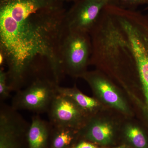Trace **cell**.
<instances>
[{
  "instance_id": "cell-6",
  "label": "cell",
  "mask_w": 148,
  "mask_h": 148,
  "mask_svg": "<svg viewBox=\"0 0 148 148\" xmlns=\"http://www.w3.org/2000/svg\"><path fill=\"white\" fill-rule=\"evenodd\" d=\"M90 86L95 97L108 108L126 118H133L134 109L123 91L106 74L99 70L87 71L82 77Z\"/></svg>"
},
{
  "instance_id": "cell-5",
  "label": "cell",
  "mask_w": 148,
  "mask_h": 148,
  "mask_svg": "<svg viewBox=\"0 0 148 148\" xmlns=\"http://www.w3.org/2000/svg\"><path fill=\"white\" fill-rule=\"evenodd\" d=\"M91 51L89 34L73 32L67 29L60 48L64 73L72 77L82 78L90 65Z\"/></svg>"
},
{
  "instance_id": "cell-12",
  "label": "cell",
  "mask_w": 148,
  "mask_h": 148,
  "mask_svg": "<svg viewBox=\"0 0 148 148\" xmlns=\"http://www.w3.org/2000/svg\"><path fill=\"white\" fill-rule=\"evenodd\" d=\"M56 88L58 93L70 98L89 118L108 108L95 97L83 93L76 85L72 87H65L57 84Z\"/></svg>"
},
{
  "instance_id": "cell-15",
  "label": "cell",
  "mask_w": 148,
  "mask_h": 148,
  "mask_svg": "<svg viewBox=\"0 0 148 148\" xmlns=\"http://www.w3.org/2000/svg\"><path fill=\"white\" fill-rule=\"evenodd\" d=\"M11 88L9 85L7 72L2 69L0 70V98L2 101L8 99L10 96Z\"/></svg>"
},
{
  "instance_id": "cell-18",
  "label": "cell",
  "mask_w": 148,
  "mask_h": 148,
  "mask_svg": "<svg viewBox=\"0 0 148 148\" xmlns=\"http://www.w3.org/2000/svg\"><path fill=\"white\" fill-rule=\"evenodd\" d=\"M108 3V4L116 5L118 3L119 0H104Z\"/></svg>"
},
{
  "instance_id": "cell-3",
  "label": "cell",
  "mask_w": 148,
  "mask_h": 148,
  "mask_svg": "<svg viewBox=\"0 0 148 148\" xmlns=\"http://www.w3.org/2000/svg\"><path fill=\"white\" fill-rule=\"evenodd\" d=\"M123 29L135 61L136 84L129 98L135 115L148 130V17L125 23Z\"/></svg>"
},
{
  "instance_id": "cell-21",
  "label": "cell",
  "mask_w": 148,
  "mask_h": 148,
  "mask_svg": "<svg viewBox=\"0 0 148 148\" xmlns=\"http://www.w3.org/2000/svg\"></svg>"
},
{
  "instance_id": "cell-20",
  "label": "cell",
  "mask_w": 148,
  "mask_h": 148,
  "mask_svg": "<svg viewBox=\"0 0 148 148\" xmlns=\"http://www.w3.org/2000/svg\"><path fill=\"white\" fill-rule=\"evenodd\" d=\"M61 1L63 2H73L75 3L76 2H77V1H78V0H60Z\"/></svg>"
},
{
  "instance_id": "cell-7",
  "label": "cell",
  "mask_w": 148,
  "mask_h": 148,
  "mask_svg": "<svg viewBox=\"0 0 148 148\" xmlns=\"http://www.w3.org/2000/svg\"><path fill=\"white\" fill-rule=\"evenodd\" d=\"M53 80L37 77L24 89L16 91L12 101L11 107L16 110L37 113L47 112L57 93Z\"/></svg>"
},
{
  "instance_id": "cell-1",
  "label": "cell",
  "mask_w": 148,
  "mask_h": 148,
  "mask_svg": "<svg viewBox=\"0 0 148 148\" xmlns=\"http://www.w3.org/2000/svg\"><path fill=\"white\" fill-rule=\"evenodd\" d=\"M60 0H0V53L12 90L22 89L45 63L56 83L64 74L60 48L67 30Z\"/></svg>"
},
{
  "instance_id": "cell-4",
  "label": "cell",
  "mask_w": 148,
  "mask_h": 148,
  "mask_svg": "<svg viewBox=\"0 0 148 148\" xmlns=\"http://www.w3.org/2000/svg\"><path fill=\"white\" fill-rule=\"evenodd\" d=\"M126 118L106 108L90 117L79 131L80 140H85L103 148L120 144L122 125Z\"/></svg>"
},
{
  "instance_id": "cell-19",
  "label": "cell",
  "mask_w": 148,
  "mask_h": 148,
  "mask_svg": "<svg viewBox=\"0 0 148 148\" xmlns=\"http://www.w3.org/2000/svg\"><path fill=\"white\" fill-rule=\"evenodd\" d=\"M110 148H130L128 146L125 145L124 144H120L118 145L114 146V147H112Z\"/></svg>"
},
{
  "instance_id": "cell-11",
  "label": "cell",
  "mask_w": 148,
  "mask_h": 148,
  "mask_svg": "<svg viewBox=\"0 0 148 148\" xmlns=\"http://www.w3.org/2000/svg\"><path fill=\"white\" fill-rule=\"evenodd\" d=\"M120 144L130 148H148V130L133 118H125L120 133Z\"/></svg>"
},
{
  "instance_id": "cell-10",
  "label": "cell",
  "mask_w": 148,
  "mask_h": 148,
  "mask_svg": "<svg viewBox=\"0 0 148 148\" xmlns=\"http://www.w3.org/2000/svg\"><path fill=\"white\" fill-rule=\"evenodd\" d=\"M30 124L11 106L1 104L0 148H18V139Z\"/></svg>"
},
{
  "instance_id": "cell-9",
  "label": "cell",
  "mask_w": 148,
  "mask_h": 148,
  "mask_svg": "<svg viewBox=\"0 0 148 148\" xmlns=\"http://www.w3.org/2000/svg\"><path fill=\"white\" fill-rule=\"evenodd\" d=\"M47 112L49 122L53 127L80 130L90 118L70 98L58 92Z\"/></svg>"
},
{
  "instance_id": "cell-2",
  "label": "cell",
  "mask_w": 148,
  "mask_h": 148,
  "mask_svg": "<svg viewBox=\"0 0 148 148\" xmlns=\"http://www.w3.org/2000/svg\"><path fill=\"white\" fill-rule=\"evenodd\" d=\"M89 35L90 65L106 74L122 90L129 88L135 79L133 53L123 29L107 5Z\"/></svg>"
},
{
  "instance_id": "cell-14",
  "label": "cell",
  "mask_w": 148,
  "mask_h": 148,
  "mask_svg": "<svg viewBox=\"0 0 148 148\" xmlns=\"http://www.w3.org/2000/svg\"><path fill=\"white\" fill-rule=\"evenodd\" d=\"M53 128L54 132L51 148H71L79 141L78 130L63 127Z\"/></svg>"
},
{
  "instance_id": "cell-16",
  "label": "cell",
  "mask_w": 148,
  "mask_h": 148,
  "mask_svg": "<svg viewBox=\"0 0 148 148\" xmlns=\"http://www.w3.org/2000/svg\"><path fill=\"white\" fill-rule=\"evenodd\" d=\"M148 4V0H119L118 5L122 8L133 10L138 6Z\"/></svg>"
},
{
  "instance_id": "cell-17",
  "label": "cell",
  "mask_w": 148,
  "mask_h": 148,
  "mask_svg": "<svg viewBox=\"0 0 148 148\" xmlns=\"http://www.w3.org/2000/svg\"><path fill=\"white\" fill-rule=\"evenodd\" d=\"M71 148H103L95 144L85 141V140H80Z\"/></svg>"
},
{
  "instance_id": "cell-8",
  "label": "cell",
  "mask_w": 148,
  "mask_h": 148,
  "mask_svg": "<svg viewBox=\"0 0 148 148\" xmlns=\"http://www.w3.org/2000/svg\"><path fill=\"white\" fill-rule=\"evenodd\" d=\"M107 5L104 0H78L74 3L66 12L67 29L89 34Z\"/></svg>"
},
{
  "instance_id": "cell-13",
  "label": "cell",
  "mask_w": 148,
  "mask_h": 148,
  "mask_svg": "<svg viewBox=\"0 0 148 148\" xmlns=\"http://www.w3.org/2000/svg\"><path fill=\"white\" fill-rule=\"evenodd\" d=\"M51 126L38 116H33L27 135L29 148H46Z\"/></svg>"
}]
</instances>
